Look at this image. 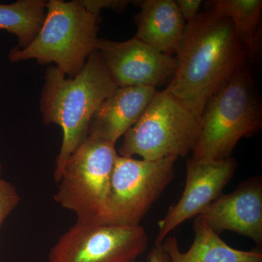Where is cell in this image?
I'll use <instances>...</instances> for the list:
<instances>
[{
  "instance_id": "cell-1",
  "label": "cell",
  "mask_w": 262,
  "mask_h": 262,
  "mask_svg": "<svg viewBox=\"0 0 262 262\" xmlns=\"http://www.w3.org/2000/svg\"><path fill=\"white\" fill-rule=\"evenodd\" d=\"M168 94L201 121L207 103L246 63L247 53L229 18L211 9L186 24Z\"/></svg>"
},
{
  "instance_id": "cell-2",
  "label": "cell",
  "mask_w": 262,
  "mask_h": 262,
  "mask_svg": "<svg viewBox=\"0 0 262 262\" xmlns=\"http://www.w3.org/2000/svg\"><path fill=\"white\" fill-rule=\"evenodd\" d=\"M117 89L97 50L90 55L84 68L75 78H67L56 67H48L40 110L45 124H56L63 130L54 170L57 183L67 160L89 137L95 114Z\"/></svg>"
},
{
  "instance_id": "cell-3",
  "label": "cell",
  "mask_w": 262,
  "mask_h": 262,
  "mask_svg": "<svg viewBox=\"0 0 262 262\" xmlns=\"http://www.w3.org/2000/svg\"><path fill=\"white\" fill-rule=\"evenodd\" d=\"M98 18L81 0L47 2L46 18L37 37L27 48H13L8 56L10 61L35 59L40 64L55 63L65 75L75 78L97 50Z\"/></svg>"
},
{
  "instance_id": "cell-4",
  "label": "cell",
  "mask_w": 262,
  "mask_h": 262,
  "mask_svg": "<svg viewBox=\"0 0 262 262\" xmlns=\"http://www.w3.org/2000/svg\"><path fill=\"white\" fill-rule=\"evenodd\" d=\"M261 124V103L246 63L207 103L192 159L213 161L229 158L239 140L253 135Z\"/></svg>"
},
{
  "instance_id": "cell-5",
  "label": "cell",
  "mask_w": 262,
  "mask_h": 262,
  "mask_svg": "<svg viewBox=\"0 0 262 262\" xmlns=\"http://www.w3.org/2000/svg\"><path fill=\"white\" fill-rule=\"evenodd\" d=\"M201 121L166 91H158L137 122L124 135L119 155L142 159L187 156L193 151Z\"/></svg>"
},
{
  "instance_id": "cell-6",
  "label": "cell",
  "mask_w": 262,
  "mask_h": 262,
  "mask_svg": "<svg viewBox=\"0 0 262 262\" xmlns=\"http://www.w3.org/2000/svg\"><path fill=\"white\" fill-rule=\"evenodd\" d=\"M117 156L115 144L89 136L67 160L55 201L77 222L101 224Z\"/></svg>"
},
{
  "instance_id": "cell-7",
  "label": "cell",
  "mask_w": 262,
  "mask_h": 262,
  "mask_svg": "<svg viewBox=\"0 0 262 262\" xmlns=\"http://www.w3.org/2000/svg\"><path fill=\"white\" fill-rule=\"evenodd\" d=\"M175 157L136 160L118 155L101 224L135 227L173 180Z\"/></svg>"
},
{
  "instance_id": "cell-8",
  "label": "cell",
  "mask_w": 262,
  "mask_h": 262,
  "mask_svg": "<svg viewBox=\"0 0 262 262\" xmlns=\"http://www.w3.org/2000/svg\"><path fill=\"white\" fill-rule=\"evenodd\" d=\"M148 243L141 225L77 222L51 248L48 262H134L145 252Z\"/></svg>"
},
{
  "instance_id": "cell-9",
  "label": "cell",
  "mask_w": 262,
  "mask_h": 262,
  "mask_svg": "<svg viewBox=\"0 0 262 262\" xmlns=\"http://www.w3.org/2000/svg\"><path fill=\"white\" fill-rule=\"evenodd\" d=\"M97 51L117 87L156 89L173 77L175 56H169L134 37L125 42L98 38Z\"/></svg>"
},
{
  "instance_id": "cell-10",
  "label": "cell",
  "mask_w": 262,
  "mask_h": 262,
  "mask_svg": "<svg viewBox=\"0 0 262 262\" xmlns=\"http://www.w3.org/2000/svg\"><path fill=\"white\" fill-rule=\"evenodd\" d=\"M237 161L229 157L220 160L187 162V180L179 201L170 206L165 216L158 222L155 244H162L173 229L183 222L198 216L211 205L233 177Z\"/></svg>"
},
{
  "instance_id": "cell-11",
  "label": "cell",
  "mask_w": 262,
  "mask_h": 262,
  "mask_svg": "<svg viewBox=\"0 0 262 262\" xmlns=\"http://www.w3.org/2000/svg\"><path fill=\"white\" fill-rule=\"evenodd\" d=\"M198 216L216 233L230 231L262 243V183L259 177L239 184L233 192L222 194Z\"/></svg>"
},
{
  "instance_id": "cell-12",
  "label": "cell",
  "mask_w": 262,
  "mask_h": 262,
  "mask_svg": "<svg viewBox=\"0 0 262 262\" xmlns=\"http://www.w3.org/2000/svg\"><path fill=\"white\" fill-rule=\"evenodd\" d=\"M158 91L146 86L117 87L95 114L89 136L115 144L140 118Z\"/></svg>"
},
{
  "instance_id": "cell-13",
  "label": "cell",
  "mask_w": 262,
  "mask_h": 262,
  "mask_svg": "<svg viewBox=\"0 0 262 262\" xmlns=\"http://www.w3.org/2000/svg\"><path fill=\"white\" fill-rule=\"evenodd\" d=\"M135 15L136 37L155 49L173 56L178 53L185 34V20L176 1L145 0Z\"/></svg>"
},
{
  "instance_id": "cell-14",
  "label": "cell",
  "mask_w": 262,
  "mask_h": 262,
  "mask_svg": "<svg viewBox=\"0 0 262 262\" xmlns=\"http://www.w3.org/2000/svg\"><path fill=\"white\" fill-rule=\"evenodd\" d=\"M194 238L185 253L179 247L177 237H167L162 244L170 262H262L259 250L241 251L226 244L201 217L194 223Z\"/></svg>"
},
{
  "instance_id": "cell-15",
  "label": "cell",
  "mask_w": 262,
  "mask_h": 262,
  "mask_svg": "<svg viewBox=\"0 0 262 262\" xmlns=\"http://www.w3.org/2000/svg\"><path fill=\"white\" fill-rule=\"evenodd\" d=\"M210 9L230 19L248 58L254 59L261 49V0H215Z\"/></svg>"
},
{
  "instance_id": "cell-16",
  "label": "cell",
  "mask_w": 262,
  "mask_h": 262,
  "mask_svg": "<svg viewBox=\"0 0 262 262\" xmlns=\"http://www.w3.org/2000/svg\"><path fill=\"white\" fill-rule=\"evenodd\" d=\"M46 5L47 2L43 0H18L12 4H0V29L16 36L17 47L27 48L42 28Z\"/></svg>"
},
{
  "instance_id": "cell-17",
  "label": "cell",
  "mask_w": 262,
  "mask_h": 262,
  "mask_svg": "<svg viewBox=\"0 0 262 262\" xmlns=\"http://www.w3.org/2000/svg\"><path fill=\"white\" fill-rule=\"evenodd\" d=\"M20 201V196L14 186L0 178V228Z\"/></svg>"
},
{
  "instance_id": "cell-18",
  "label": "cell",
  "mask_w": 262,
  "mask_h": 262,
  "mask_svg": "<svg viewBox=\"0 0 262 262\" xmlns=\"http://www.w3.org/2000/svg\"><path fill=\"white\" fill-rule=\"evenodd\" d=\"M82 4L91 13L99 16L103 8L121 11L125 9L130 1L126 0H81Z\"/></svg>"
},
{
  "instance_id": "cell-19",
  "label": "cell",
  "mask_w": 262,
  "mask_h": 262,
  "mask_svg": "<svg viewBox=\"0 0 262 262\" xmlns=\"http://www.w3.org/2000/svg\"><path fill=\"white\" fill-rule=\"evenodd\" d=\"M176 3L182 18L188 23L196 18L203 2L201 0H177Z\"/></svg>"
},
{
  "instance_id": "cell-20",
  "label": "cell",
  "mask_w": 262,
  "mask_h": 262,
  "mask_svg": "<svg viewBox=\"0 0 262 262\" xmlns=\"http://www.w3.org/2000/svg\"><path fill=\"white\" fill-rule=\"evenodd\" d=\"M149 262H170L168 255L164 251L162 244H155L149 255Z\"/></svg>"
},
{
  "instance_id": "cell-21",
  "label": "cell",
  "mask_w": 262,
  "mask_h": 262,
  "mask_svg": "<svg viewBox=\"0 0 262 262\" xmlns=\"http://www.w3.org/2000/svg\"><path fill=\"white\" fill-rule=\"evenodd\" d=\"M2 169H3V167H2V165L0 164V174H1Z\"/></svg>"
}]
</instances>
